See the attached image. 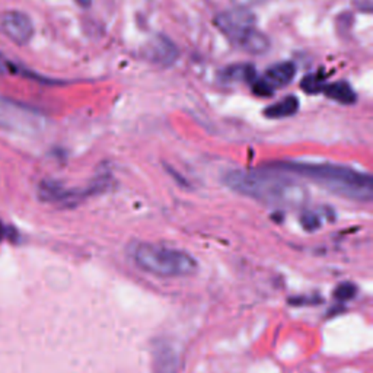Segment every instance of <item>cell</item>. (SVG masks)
Listing matches in <instances>:
<instances>
[{
  "label": "cell",
  "mask_w": 373,
  "mask_h": 373,
  "mask_svg": "<svg viewBox=\"0 0 373 373\" xmlns=\"http://www.w3.org/2000/svg\"><path fill=\"white\" fill-rule=\"evenodd\" d=\"M299 110V101L296 97H286L280 103H276L264 110V114L268 118H286L295 116Z\"/></svg>",
  "instance_id": "cell-10"
},
{
  "label": "cell",
  "mask_w": 373,
  "mask_h": 373,
  "mask_svg": "<svg viewBox=\"0 0 373 373\" xmlns=\"http://www.w3.org/2000/svg\"><path fill=\"white\" fill-rule=\"evenodd\" d=\"M41 124L42 117L36 111L0 97V127L16 133H32L37 131Z\"/></svg>",
  "instance_id": "cell-5"
},
{
  "label": "cell",
  "mask_w": 373,
  "mask_h": 373,
  "mask_svg": "<svg viewBox=\"0 0 373 373\" xmlns=\"http://www.w3.org/2000/svg\"><path fill=\"white\" fill-rule=\"evenodd\" d=\"M134 263L157 277H188L197 273V261L185 251L155 244H138L131 251Z\"/></svg>",
  "instance_id": "cell-3"
},
{
  "label": "cell",
  "mask_w": 373,
  "mask_h": 373,
  "mask_svg": "<svg viewBox=\"0 0 373 373\" xmlns=\"http://www.w3.org/2000/svg\"><path fill=\"white\" fill-rule=\"evenodd\" d=\"M302 223L307 229H316L318 228V219L313 214H307V216H303Z\"/></svg>",
  "instance_id": "cell-14"
},
{
  "label": "cell",
  "mask_w": 373,
  "mask_h": 373,
  "mask_svg": "<svg viewBox=\"0 0 373 373\" xmlns=\"http://www.w3.org/2000/svg\"><path fill=\"white\" fill-rule=\"evenodd\" d=\"M296 75V66L292 62H283L271 66L261 77H255L253 83L254 92L261 97H268L276 89L287 86Z\"/></svg>",
  "instance_id": "cell-6"
},
{
  "label": "cell",
  "mask_w": 373,
  "mask_h": 373,
  "mask_svg": "<svg viewBox=\"0 0 373 373\" xmlns=\"http://www.w3.org/2000/svg\"><path fill=\"white\" fill-rule=\"evenodd\" d=\"M355 292H356V289L352 285L344 283V285H342L340 287L337 289L335 296L340 298V299H348V298H352L355 295Z\"/></svg>",
  "instance_id": "cell-13"
},
{
  "label": "cell",
  "mask_w": 373,
  "mask_h": 373,
  "mask_svg": "<svg viewBox=\"0 0 373 373\" xmlns=\"http://www.w3.org/2000/svg\"><path fill=\"white\" fill-rule=\"evenodd\" d=\"M322 92L340 104L348 105L356 103V92L347 82H334L330 85H325Z\"/></svg>",
  "instance_id": "cell-9"
},
{
  "label": "cell",
  "mask_w": 373,
  "mask_h": 373,
  "mask_svg": "<svg viewBox=\"0 0 373 373\" xmlns=\"http://www.w3.org/2000/svg\"><path fill=\"white\" fill-rule=\"evenodd\" d=\"M324 83H322V77L316 76V75H309L302 81V89L307 90L308 94H316L321 92L324 89Z\"/></svg>",
  "instance_id": "cell-12"
},
{
  "label": "cell",
  "mask_w": 373,
  "mask_h": 373,
  "mask_svg": "<svg viewBox=\"0 0 373 373\" xmlns=\"http://www.w3.org/2000/svg\"><path fill=\"white\" fill-rule=\"evenodd\" d=\"M271 171L295 174L311 179L324 190L347 200L369 203L373 198L372 177L359 172L353 168L335 164H308V162H276L270 165Z\"/></svg>",
  "instance_id": "cell-1"
},
{
  "label": "cell",
  "mask_w": 373,
  "mask_h": 373,
  "mask_svg": "<svg viewBox=\"0 0 373 373\" xmlns=\"http://www.w3.org/2000/svg\"><path fill=\"white\" fill-rule=\"evenodd\" d=\"M6 69V60L5 57L2 55V53H0V72L5 70Z\"/></svg>",
  "instance_id": "cell-16"
},
{
  "label": "cell",
  "mask_w": 373,
  "mask_h": 373,
  "mask_svg": "<svg viewBox=\"0 0 373 373\" xmlns=\"http://www.w3.org/2000/svg\"><path fill=\"white\" fill-rule=\"evenodd\" d=\"M3 236H5V229H3V224L0 223V242H2L3 240Z\"/></svg>",
  "instance_id": "cell-17"
},
{
  "label": "cell",
  "mask_w": 373,
  "mask_h": 373,
  "mask_svg": "<svg viewBox=\"0 0 373 373\" xmlns=\"http://www.w3.org/2000/svg\"><path fill=\"white\" fill-rule=\"evenodd\" d=\"M76 2L82 8H89L90 5H92V0H76Z\"/></svg>",
  "instance_id": "cell-15"
},
{
  "label": "cell",
  "mask_w": 373,
  "mask_h": 373,
  "mask_svg": "<svg viewBox=\"0 0 373 373\" xmlns=\"http://www.w3.org/2000/svg\"><path fill=\"white\" fill-rule=\"evenodd\" d=\"M219 31L236 47L250 54H264L270 49V40L257 28V18L244 6L232 8L214 19Z\"/></svg>",
  "instance_id": "cell-4"
},
{
  "label": "cell",
  "mask_w": 373,
  "mask_h": 373,
  "mask_svg": "<svg viewBox=\"0 0 373 373\" xmlns=\"http://www.w3.org/2000/svg\"><path fill=\"white\" fill-rule=\"evenodd\" d=\"M224 77L235 82H253L255 81V70L253 66H232L224 72Z\"/></svg>",
  "instance_id": "cell-11"
},
{
  "label": "cell",
  "mask_w": 373,
  "mask_h": 373,
  "mask_svg": "<svg viewBox=\"0 0 373 373\" xmlns=\"http://www.w3.org/2000/svg\"><path fill=\"white\" fill-rule=\"evenodd\" d=\"M143 57L153 64L171 66L178 59V50L166 37H155L143 49Z\"/></svg>",
  "instance_id": "cell-8"
},
{
  "label": "cell",
  "mask_w": 373,
  "mask_h": 373,
  "mask_svg": "<svg viewBox=\"0 0 373 373\" xmlns=\"http://www.w3.org/2000/svg\"><path fill=\"white\" fill-rule=\"evenodd\" d=\"M0 29L15 44L24 45L34 36V24L31 18L19 10H9L0 16Z\"/></svg>",
  "instance_id": "cell-7"
},
{
  "label": "cell",
  "mask_w": 373,
  "mask_h": 373,
  "mask_svg": "<svg viewBox=\"0 0 373 373\" xmlns=\"http://www.w3.org/2000/svg\"><path fill=\"white\" fill-rule=\"evenodd\" d=\"M232 191L276 207H300L308 200L303 184L277 171H232L224 177Z\"/></svg>",
  "instance_id": "cell-2"
}]
</instances>
